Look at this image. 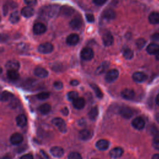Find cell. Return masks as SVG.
Returning a JSON list of instances; mask_svg holds the SVG:
<instances>
[{
    "label": "cell",
    "instance_id": "9f6ffc18",
    "mask_svg": "<svg viewBox=\"0 0 159 159\" xmlns=\"http://www.w3.org/2000/svg\"><path fill=\"white\" fill-rule=\"evenodd\" d=\"M2 159H11V158L9 157H7L6 156V157H4Z\"/></svg>",
    "mask_w": 159,
    "mask_h": 159
},
{
    "label": "cell",
    "instance_id": "4dcf8cb0",
    "mask_svg": "<svg viewBox=\"0 0 159 159\" xmlns=\"http://www.w3.org/2000/svg\"><path fill=\"white\" fill-rule=\"evenodd\" d=\"M7 77L11 81H16L19 78V74L16 70H8Z\"/></svg>",
    "mask_w": 159,
    "mask_h": 159
},
{
    "label": "cell",
    "instance_id": "d6986e66",
    "mask_svg": "<svg viewBox=\"0 0 159 159\" xmlns=\"http://www.w3.org/2000/svg\"><path fill=\"white\" fill-rule=\"evenodd\" d=\"M34 73L36 77H38L39 78H46L49 75V72H47V70H45L42 67L36 68L34 71Z\"/></svg>",
    "mask_w": 159,
    "mask_h": 159
},
{
    "label": "cell",
    "instance_id": "4fadbf2b",
    "mask_svg": "<svg viewBox=\"0 0 159 159\" xmlns=\"http://www.w3.org/2000/svg\"><path fill=\"white\" fill-rule=\"evenodd\" d=\"M5 66L8 70H16L17 71L19 69L20 63L17 60H10L7 62Z\"/></svg>",
    "mask_w": 159,
    "mask_h": 159
},
{
    "label": "cell",
    "instance_id": "e0dca14e",
    "mask_svg": "<svg viewBox=\"0 0 159 159\" xmlns=\"http://www.w3.org/2000/svg\"><path fill=\"white\" fill-rule=\"evenodd\" d=\"M23 141V137L19 133H14L10 137V142L13 145L17 146Z\"/></svg>",
    "mask_w": 159,
    "mask_h": 159
},
{
    "label": "cell",
    "instance_id": "7c38bea8",
    "mask_svg": "<svg viewBox=\"0 0 159 159\" xmlns=\"http://www.w3.org/2000/svg\"><path fill=\"white\" fill-rule=\"evenodd\" d=\"M80 40V37L78 34H71L66 39V44L70 45V46H74V45H77Z\"/></svg>",
    "mask_w": 159,
    "mask_h": 159
},
{
    "label": "cell",
    "instance_id": "f6af8a7d",
    "mask_svg": "<svg viewBox=\"0 0 159 159\" xmlns=\"http://www.w3.org/2000/svg\"><path fill=\"white\" fill-rule=\"evenodd\" d=\"M151 39L153 41L159 42V33H155L151 36Z\"/></svg>",
    "mask_w": 159,
    "mask_h": 159
},
{
    "label": "cell",
    "instance_id": "cb8c5ba5",
    "mask_svg": "<svg viewBox=\"0 0 159 159\" xmlns=\"http://www.w3.org/2000/svg\"><path fill=\"white\" fill-rule=\"evenodd\" d=\"M16 121L18 126L22 127L26 126L28 123V119L26 116L25 115H19L16 117Z\"/></svg>",
    "mask_w": 159,
    "mask_h": 159
},
{
    "label": "cell",
    "instance_id": "f35d334b",
    "mask_svg": "<svg viewBox=\"0 0 159 159\" xmlns=\"http://www.w3.org/2000/svg\"><path fill=\"white\" fill-rule=\"evenodd\" d=\"M50 93L49 92H42L37 95V98L40 100H45L49 98Z\"/></svg>",
    "mask_w": 159,
    "mask_h": 159
},
{
    "label": "cell",
    "instance_id": "7a4b0ae2",
    "mask_svg": "<svg viewBox=\"0 0 159 159\" xmlns=\"http://www.w3.org/2000/svg\"><path fill=\"white\" fill-rule=\"evenodd\" d=\"M54 50V46L50 42H45L43 44H40L37 51L39 53L42 54H48L51 53Z\"/></svg>",
    "mask_w": 159,
    "mask_h": 159
},
{
    "label": "cell",
    "instance_id": "8992f818",
    "mask_svg": "<svg viewBox=\"0 0 159 159\" xmlns=\"http://www.w3.org/2000/svg\"><path fill=\"white\" fill-rule=\"evenodd\" d=\"M47 31V27L41 22H37L34 25L33 32L36 35H41Z\"/></svg>",
    "mask_w": 159,
    "mask_h": 159
},
{
    "label": "cell",
    "instance_id": "44dd1931",
    "mask_svg": "<svg viewBox=\"0 0 159 159\" xmlns=\"http://www.w3.org/2000/svg\"><path fill=\"white\" fill-rule=\"evenodd\" d=\"M124 153V150L121 147H116L112 149L110 152L109 155L111 158H118L121 157Z\"/></svg>",
    "mask_w": 159,
    "mask_h": 159
},
{
    "label": "cell",
    "instance_id": "9a60e30c",
    "mask_svg": "<svg viewBox=\"0 0 159 159\" xmlns=\"http://www.w3.org/2000/svg\"><path fill=\"white\" fill-rule=\"evenodd\" d=\"M83 22L81 19L79 17H75L72 19L69 22L70 27L74 30H78L82 26Z\"/></svg>",
    "mask_w": 159,
    "mask_h": 159
},
{
    "label": "cell",
    "instance_id": "f1b7e54d",
    "mask_svg": "<svg viewBox=\"0 0 159 159\" xmlns=\"http://www.w3.org/2000/svg\"><path fill=\"white\" fill-rule=\"evenodd\" d=\"M98 115V109L97 106L93 107L89 110L88 112L89 118L92 121H95L97 118Z\"/></svg>",
    "mask_w": 159,
    "mask_h": 159
},
{
    "label": "cell",
    "instance_id": "681fc988",
    "mask_svg": "<svg viewBox=\"0 0 159 159\" xmlns=\"http://www.w3.org/2000/svg\"><path fill=\"white\" fill-rule=\"evenodd\" d=\"M79 84V81L77 80H73L70 81V85L72 86H77Z\"/></svg>",
    "mask_w": 159,
    "mask_h": 159
},
{
    "label": "cell",
    "instance_id": "bcb514c9",
    "mask_svg": "<svg viewBox=\"0 0 159 159\" xmlns=\"http://www.w3.org/2000/svg\"><path fill=\"white\" fill-rule=\"evenodd\" d=\"M20 159H34V157L32 154L28 153V154H25L24 155H22L20 158Z\"/></svg>",
    "mask_w": 159,
    "mask_h": 159
},
{
    "label": "cell",
    "instance_id": "d6a6232c",
    "mask_svg": "<svg viewBox=\"0 0 159 159\" xmlns=\"http://www.w3.org/2000/svg\"><path fill=\"white\" fill-rule=\"evenodd\" d=\"M90 86H91V87H92V88L93 89L97 97L98 98H102L103 97V94L101 92V89L100 88V87L98 85H97L96 84H90Z\"/></svg>",
    "mask_w": 159,
    "mask_h": 159
},
{
    "label": "cell",
    "instance_id": "f907efd6",
    "mask_svg": "<svg viewBox=\"0 0 159 159\" xmlns=\"http://www.w3.org/2000/svg\"><path fill=\"white\" fill-rule=\"evenodd\" d=\"M40 152H41V153H42V154L43 155V156H44V157L46 158V159H49V156L46 154V153H45L43 150H40Z\"/></svg>",
    "mask_w": 159,
    "mask_h": 159
},
{
    "label": "cell",
    "instance_id": "603a6c76",
    "mask_svg": "<svg viewBox=\"0 0 159 159\" xmlns=\"http://www.w3.org/2000/svg\"><path fill=\"white\" fill-rule=\"evenodd\" d=\"M109 142L106 139H100L96 143V147L100 150H106L109 148Z\"/></svg>",
    "mask_w": 159,
    "mask_h": 159
},
{
    "label": "cell",
    "instance_id": "484cf974",
    "mask_svg": "<svg viewBox=\"0 0 159 159\" xmlns=\"http://www.w3.org/2000/svg\"><path fill=\"white\" fill-rule=\"evenodd\" d=\"M149 22L152 25L159 24V13L157 12H152L149 16Z\"/></svg>",
    "mask_w": 159,
    "mask_h": 159
},
{
    "label": "cell",
    "instance_id": "ffe728a7",
    "mask_svg": "<svg viewBox=\"0 0 159 159\" xmlns=\"http://www.w3.org/2000/svg\"><path fill=\"white\" fill-rule=\"evenodd\" d=\"M50 152L54 157H57V158L62 157L64 155L63 149L62 147H58V146L52 147L50 149Z\"/></svg>",
    "mask_w": 159,
    "mask_h": 159
},
{
    "label": "cell",
    "instance_id": "d590c367",
    "mask_svg": "<svg viewBox=\"0 0 159 159\" xmlns=\"http://www.w3.org/2000/svg\"><path fill=\"white\" fill-rule=\"evenodd\" d=\"M136 47H138V49L141 50L144 47V46L146 44V40L144 38H139L135 42Z\"/></svg>",
    "mask_w": 159,
    "mask_h": 159
},
{
    "label": "cell",
    "instance_id": "74e56055",
    "mask_svg": "<svg viewBox=\"0 0 159 159\" xmlns=\"http://www.w3.org/2000/svg\"><path fill=\"white\" fill-rule=\"evenodd\" d=\"M152 145L155 149L159 150V135H157L153 138L152 140Z\"/></svg>",
    "mask_w": 159,
    "mask_h": 159
},
{
    "label": "cell",
    "instance_id": "83f0119b",
    "mask_svg": "<svg viewBox=\"0 0 159 159\" xmlns=\"http://www.w3.org/2000/svg\"><path fill=\"white\" fill-rule=\"evenodd\" d=\"M73 105L75 109H81L85 107V101L83 98H78L73 101Z\"/></svg>",
    "mask_w": 159,
    "mask_h": 159
},
{
    "label": "cell",
    "instance_id": "ba28073f",
    "mask_svg": "<svg viewBox=\"0 0 159 159\" xmlns=\"http://www.w3.org/2000/svg\"><path fill=\"white\" fill-rule=\"evenodd\" d=\"M119 114L125 119H130L133 115V112L129 107L122 106L119 109Z\"/></svg>",
    "mask_w": 159,
    "mask_h": 159
},
{
    "label": "cell",
    "instance_id": "6da1fadb",
    "mask_svg": "<svg viewBox=\"0 0 159 159\" xmlns=\"http://www.w3.org/2000/svg\"><path fill=\"white\" fill-rule=\"evenodd\" d=\"M60 8L61 7L58 5H51L44 7V9L42 10L45 16L50 18H54L57 16L58 14H60Z\"/></svg>",
    "mask_w": 159,
    "mask_h": 159
},
{
    "label": "cell",
    "instance_id": "7402d4cb",
    "mask_svg": "<svg viewBox=\"0 0 159 159\" xmlns=\"http://www.w3.org/2000/svg\"><path fill=\"white\" fill-rule=\"evenodd\" d=\"M158 51L159 45L156 43H151L147 47V52L150 55H156Z\"/></svg>",
    "mask_w": 159,
    "mask_h": 159
},
{
    "label": "cell",
    "instance_id": "ee69618b",
    "mask_svg": "<svg viewBox=\"0 0 159 159\" xmlns=\"http://www.w3.org/2000/svg\"><path fill=\"white\" fill-rule=\"evenodd\" d=\"M86 19L88 22H93L95 21V17L92 14H86Z\"/></svg>",
    "mask_w": 159,
    "mask_h": 159
},
{
    "label": "cell",
    "instance_id": "7bdbcfd3",
    "mask_svg": "<svg viewBox=\"0 0 159 159\" xmlns=\"http://www.w3.org/2000/svg\"><path fill=\"white\" fill-rule=\"evenodd\" d=\"M54 87L56 89L60 90V89H62V88H63V83L61 81H55L54 83Z\"/></svg>",
    "mask_w": 159,
    "mask_h": 159
},
{
    "label": "cell",
    "instance_id": "9c48e42d",
    "mask_svg": "<svg viewBox=\"0 0 159 159\" xmlns=\"http://www.w3.org/2000/svg\"><path fill=\"white\" fill-rule=\"evenodd\" d=\"M102 41L104 46L109 47L114 42V38L110 32H107L103 35Z\"/></svg>",
    "mask_w": 159,
    "mask_h": 159
},
{
    "label": "cell",
    "instance_id": "277c9868",
    "mask_svg": "<svg viewBox=\"0 0 159 159\" xmlns=\"http://www.w3.org/2000/svg\"><path fill=\"white\" fill-rule=\"evenodd\" d=\"M119 77V71L116 69H111L109 70L105 76V80L107 83H112Z\"/></svg>",
    "mask_w": 159,
    "mask_h": 159
},
{
    "label": "cell",
    "instance_id": "5bb4252c",
    "mask_svg": "<svg viewBox=\"0 0 159 159\" xmlns=\"http://www.w3.org/2000/svg\"><path fill=\"white\" fill-rule=\"evenodd\" d=\"M121 96L122 97V98L123 99H125L127 100H131L134 98L135 92H134V91L132 89L126 88L121 92Z\"/></svg>",
    "mask_w": 159,
    "mask_h": 159
},
{
    "label": "cell",
    "instance_id": "4316f807",
    "mask_svg": "<svg viewBox=\"0 0 159 159\" xmlns=\"http://www.w3.org/2000/svg\"><path fill=\"white\" fill-rule=\"evenodd\" d=\"M116 13L112 9H107L103 13V17L108 20H112L116 17Z\"/></svg>",
    "mask_w": 159,
    "mask_h": 159
},
{
    "label": "cell",
    "instance_id": "b9f144b4",
    "mask_svg": "<svg viewBox=\"0 0 159 159\" xmlns=\"http://www.w3.org/2000/svg\"><path fill=\"white\" fill-rule=\"evenodd\" d=\"M25 3L29 6H34L37 4V0H24Z\"/></svg>",
    "mask_w": 159,
    "mask_h": 159
},
{
    "label": "cell",
    "instance_id": "f546056e",
    "mask_svg": "<svg viewBox=\"0 0 159 159\" xmlns=\"http://www.w3.org/2000/svg\"><path fill=\"white\" fill-rule=\"evenodd\" d=\"M20 21V14L17 11H13L9 17V21L12 24H16Z\"/></svg>",
    "mask_w": 159,
    "mask_h": 159
},
{
    "label": "cell",
    "instance_id": "8fae6325",
    "mask_svg": "<svg viewBox=\"0 0 159 159\" xmlns=\"http://www.w3.org/2000/svg\"><path fill=\"white\" fill-rule=\"evenodd\" d=\"M132 79L137 83H142L147 80V75L144 72H137L132 75Z\"/></svg>",
    "mask_w": 159,
    "mask_h": 159
},
{
    "label": "cell",
    "instance_id": "1f68e13d",
    "mask_svg": "<svg viewBox=\"0 0 159 159\" xmlns=\"http://www.w3.org/2000/svg\"><path fill=\"white\" fill-rule=\"evenodd\" d=\"M39 110L42 113V114L47 115V114H48V113L50 112V111L51 110V106L49 104L45 103V104H43L41 106H40Z\"/></svg>",
    "mask_w": 159,
    "mask_h": 159
},
{
    "label": "cell",
    "instance_id": "ab89813d",
    "mask_svg": "<svg viewBox=\"0 0 159 159\" xmlns=\"http://www.w3.org/2000/svg\"><path fill=\"white\" fill-rule=\"evenodd\" d=\"M68 159H82V157L79 153L73 152L69 155Z\"/></svg>",
    "mask_w": 159,
    "mask_h": 159
},
{
    "label": "cell",
    "instance_id": "30bf717a",
    "mask_svg": "<svg viewBox=\"0 0 159 159\" xmlns=\"http://www.w3.org/2000/svg\"><path fill=\"white\" fill-rule=\"evenodd\" d=\"M75 12V9L69 6H63L60 8V15L64 17H69L72 16Z\"/></svg>",
    "mask_w": 159,
    "mask_h": 159
},
{
    "label": "cell",
    "instance_id": "816d5d0a",
    "mask_svg": "<svg viewBox=\"0 0 159 159\" xmlns=\"http://www.w3.org/2000/svg\"><path fill=\"white\" fill-rule=\"evenodd\" d=\"M152 159H159V153L154 154L152 157Z\"/></svg>",
    "mask_w": 159,
    "mask_h": 159
},
{
    "label": "cell",
    "instance_id": "5b68a950",
    "mask_svg": "<svg viewBox=\"0 0 159 159\" xmlns=\"http://www.w3.org/2000/svg\"><path fill=\"white\" fill-rule=\"evenodd\" d=\"M52 123L55 126L60 132H65L66 131V124L63 119L60 118H55L52 119Z\"/></svg>",
    "mask_w": 159,
    "mask_h": 159
},
{
    "label": "cell",
    "instance_id": "836d02e7",
    "mask_svg": "<svg viewBox=\"0 0 159 159\" xmlns=\"http://www.w3.org/2000/svg\"><path fill=\"white\" fill-rule=\"evenodd\" d=\"M123 57L126 60H131L134 57V52L129 48H126L123 51Z\"/></svg>",
    "mask_w": 159,
    "mask_h": 159
},
{
    "label": "cell",
    "instance_id": "11a10c76",
    "mask_svg": "<svg viewBox=\"0 0 159 159\" xmlns=\"http://www.w3.org/2000/svg\"><path fill=\"white\" fill-rule=\"evenodd\" d=\"M155 59L157 60H159V51L157 53V54L155 55Z\"/></svg>",
    "mask_w": 159,
    "mask_h": 159
},
{
    "label": "cell",
    "instance_id": "d4e9b609",
    "mask_svg": "<svg viewBox=\"0 0 159 159\" xmlns=\"http://www.w3.org/2000/svg\"><path fill=\"white\" fill-rule=\"evenodd\" d=\"M109 66V62L108 61L103 62L96 70L95 74L97 75H101L106 72V70L108 69Z\"/></svg>",
    "mask_w": 159,
    "mask_h": 159
},
{
    "label": "cell",
    "instance_id": "8d00e7d4",
    "mask_svg": "<svg viewBox=\"0 0 159 159\" xmlns=\"http://www.w3.org/2000/svg\"><path fill=\"white\" fill-rule=\"evenodd\" d=\"M67 97L68 99H69L70 101H74V100H75L78 98V93L77 92L72 91V92H70L69 93H68Z\"/></svg>",
    "mask_w": 159,
    "mask_h": 159
},
{
    "label": "cell",
    "instance_id": "db71d44e",
    "mask_svg": "<svg viewBox=\"0 0 159 159\" xmlns=\"http://www.w3.org/2000/svg\"><path fill=\"white\" fill-rule=\"evenodd\" d=\"M155 118H156V120L157 121V122L159 123V112L157 113V114L156 115V116H155Z\"/></svg>",
    "mask_w": 159,
    "mask_h": 159
},
{
    "label": "cell",
    "instance_id": "2e32d148",
    "mask_svg": "<svg viewBox=\"0 0 159 159\" xmlns=\"http://www.w3.org/2000/svg\"><path fill=\"white\" fill-rule=\"evenodd\" d=\"M93 132L89 129H83L79 132V138L83 141L89 140L93 136Z\"/></svg>",
    "mask_w": 159,
    "mask_h": 159
},
{
    "label": "cell",
    "instance_id": "c3c4849f",
    "mask_svg": "<svg viewBox=\"0 0 159 159\" xmlns=\"http://www.w3.org/2000/svg\"><path fill=\"white\" fill-rule=\"evenodd\" d=\"M3 14L4 16H6L8 12V8L7 5H4L3 6Z\"/></svg>",
    "mask_w": 159,
    "mask_h": 159
},
{
    "label": "cell",
    "instance_id": "3957f363",
    "mask_svg": "<svg viewBox=\"0 0 159 159\" xmlns=\"http://www.w3.org/2000/svg\"><path fill=\"white\" fill-rule=\"evenodd\" d=\"M81 58L85 61H89L94 57V52L89 47H85L81 51Z\"/></svg>",
    "mask_w": 159,
    "mask_h": 159
},
{
    "label": "cell",
    "instance_id": "ac0fdd59",
    "mask_svg": "<svg viewBox=\"0 0 159 159\" xmlns=\"http://www.w3.org/2000/svg\"><path fill=\"white\" fill-rule=\"evenodd\" d=\"M34 9L32 6H25L22 9L21 11V14L22 16H24L26 18H29L34 14Z\"/></svg>",
    "mask_w": 159,
    "mask_h": 159
},
{
    "label": "cell",
    "instance_id": "7dc6e473",
    "mask_svg": "<svg viewBox=\"0 0 159 159\" xmlns=\"http://www.w3.org/2000/svg\"><path fill=\"white\" fill-rule=\"evenodd\" d=\"M61 112L62 113L63 115L67 116L68 115H69V109H68V108L66 107H65L61 109Z\"/></svg>",
    "mask_w": 159,
    "mask_h": 159
},
{
    "label": "cell",
    "instance_id": "e575fe53",
    "mask_svg": "<svg viewBox=\"0 0 159 159\" xmlns=\"http://www.w3.org/2000/svg\"><path fill=\"white\" fill-rule=\"evenodd\" d=\"M13 97H14L13 95L11 94V93H9L8 92H3L1 96V100H2V101L6 102V101H9L10 100L13 98Z\"/></svg>",
    "mask_w": 159,
    "mask_h": 159
},
{
    "label": "cell",
    "instance_id": "f5cc1de1",
    "mask_svg": "<svg viewBox=\"0 0 159 159\" xmlns=\"http://www.w3.org/2000/svg\"><path fill=\"white\" fill-rule=\"evenodd\" d=\"M155 103L156 104L159 106V94H158L156 97V98H155Z\"/></svg>",
    "mask_w": 159,
    "mask_h": 159
},
{
    "label": "cell",
    "instance_id": "52a82bcc",
    "mask_svg": "<svg viewBox=\"0 0 159 159\" xmlns=\"http://www.w3.org/2000/svg\"><path fill=\"white\" fill-rule=\"evenodd\" d=\"M145 125H146V123H145L144 120L141 117L135 118L132 122V127L137 130L143 129L145 127Z\"/></svg>",
    "mask_w": 159,
    "mask_h": 159
},
{
    "label": "cell",
    "instance_id": "60d3db41",
    "mask_svg": "<svg viewBox=\"0 0 159 159\" xmlns=\"http://www.w3.org/2000/svg\"><path fill=\"white\" fill-rule=\"evenodd\" d=\"M107 1L108 0H93V3L97 6H103Z\"/></svg>",
    "mask_w": 159,
    "mask_h": 159
}]
</instances>
